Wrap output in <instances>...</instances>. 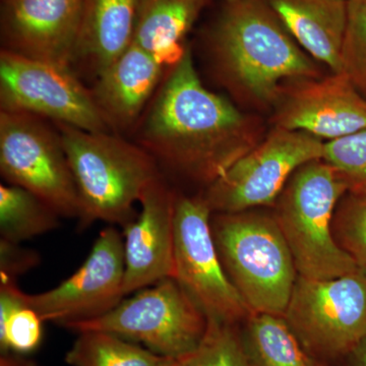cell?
<instances>
[{
	"label": "cell",
	"mask_w": 366,
	"mask_h": 366,
	"mask_svg": "<svg viewBox=\"0 0 366 366\" xmlns=\"http://www.w3.org/2000/svg\"><path fill=\"white\" fill-rule=\"evenodd\" d=\"M57 125L78 187L79 228L86 229L98 221L124 228L136 218L134 204L144 190L160 177L155 159L143 147L109 132Z\"/></svg>",
	"instance_id": "3957f363"
},
{
	"label": "cell",
	"mask_w": 366,
	"mask_h": 366,
	"mask_svg": "<svg viewBox=\"0 0 366 366\" xmlns=\"http://www.w3.org/2000/svg\"><path fill=\"white\" fill-rule=\"evenodd\" d=\"M212 50L221 81L252 107H274L284 86L322 78L314 59L266 0L228 4L214 30Z\"/></svg>",
	"instance_id": "7a4b0ae2"
},
{
	"label": "cell",
	"mask_w": 366,
	"mask_h": 366,
	"mask_svg": "<svg viewBox=\"0 0 366 366\" xmlns=\"http://www.w3.org/2000/svg\"><path fill=\"white\" fill-rule=\"evenodd\" d=\"M208 322L201 344L187 356V366H252L243 348L239 326Z\"/></svg>",
	"instance_id": "cb8c5ba5"
},
{
	"label": "cell",
	"mask_w": 366,
	"mask_h": 366,
	"mask_svg": "<svg viewBox=\"0 0 366 366\" xmlns=\"http://www.w3.org/2000/svg\"><path fill=\"white\" fill-rule=\"evenodd\" d=\"M266 136L259 118L203 85L187 49L170 67L139 141L157 164L208 187Z\"/></svg>",
	"instance_id": "6da1fadb"
},
{
	"label": "cell",
	"mask_w": 366,
	"mask_h": 366,
	"mask_svg": "<svg viewBox=\"0 0 366 366\" xmlns=\"http://www.w3.org/2000/svg\"><path fill=\"white\" fill-rule=\"evenodd\" d=\"M339 363L341 366H366V335L357 346Z\"/></svg>",
	"instance_id": "f1b7e54d"
},
{
	"label": "cell",
	"mask_w": 366,
	"mask_h": 366,
	"mask_svg": "<svg viewBox=\"0 0 366 366\" xmlns=\"http://www.w3.org/2000/svg\"><path fill=\"white\" fill-rule=\"evenodd\" d=\"M141 212L124 229V295L174 277L177 196L162 177L139 199Z\"/></svg>",
	"instance_id": "5bb4252c"
},
{
	"label": "cell",
	"mask_w": 366,
	"mask_h": 366,
	"mask_svg": "<svg viewBox=\"0 0 366 366\" xmlns=\"http://www.w3.org/2000/svg\"><path fill=\"white\" fill-rule=\"evenodd\" d=\"M163 366H187V356L182 358H170Z\"/></svg>",
	"instance_id": "4dcf8cb0"
},
{
	"label": "cell",
	"mask_w": 366,
	"mask_h": 366,
	"mask_svg": "<svg viewBox=\"0 0 366 366\" xmlns=\"http://www.w3.org/2000/svg\"><path fill=\"white\" fill-rule=\"evenodd\" d=\"M206 0H139L134 42L163 66L177 64L182 44Z\"/></svg>",
	"instance_id": "d6986e66"
},
{
	"label": "cell",
	"mask_w": 366,
	"mask_h": 366,
	"mask_svg": "<svg viewBox=\"0 0 366 366\" xmlns=\"http://www.w3.org/2000/svg\"><path fill=\"white\" fill-rule=\"evenodd\" d=\"M84 0H6L4 49L71 67L76 59Z\"/></svg>",
	"instance_id": "9a60e30c"
},
{
	"label": "cell",
	"mask_w": 366,
	"mask_h": 366,
	"mask_svg": "<svg viewBox=\"0 0 366 366\" xmlns=\"http://www.w3.org/2000/svg\"><path fill=\"white\" fill-rule=\"evenodd\" d=\"M293 39L333 74L342 72L347 0H266Z\"/></svg>",
	"instance_id": "e0dca14e"
},
{
	"label": "cell",
	"mask_w": 366,
	"mask_h": 366,
	"mask_svg": "<svg viewBox=\"0 0 366 366\" xmlns=\"http://www.w3.org/2000/svg\"><path fill=\"white\" fill-rule=\"evenodd\" d=\"M208 317L174 278L137 291L97 319L64 327L71 331H101L139 344L168 358L189 355L201 344Z\"/></svg>",
	"instance_id": "8992f818"
},
{
	"label": "cell",
	"mask_w": 366,
	"mask_h": 366,
	"mask_svg": "<svg viewBox=\"0 0 366 366\" xmlns=\"http://www.w3.org/2000/svg\"><path fill=\"white\" fill-rule=\"evenodd\" d=\"M335 239L366 272V197L347 194L337 206L333 219Z\"/></svg>",
	"instance_id": "484cf974"
},
{
	"label": "cell",
	"mask_w": 366,
	"mask_h": 366,
	"mask_svg": "<svg viewBox=\"0 0 366 366\" xmlns=\"http://www.w3.org/2000/svg\"><path fill=\"white\" fill-rule=\"evenodd\" d=\"M124 235L114 226L103 229L84 264L56 287L29 295L14 292L44 322L61 327L97 319L124 300Z\"/></svg>",
	"instance_id": "7c38bea8"
},
{
	"label": "cell",
	"mask_w": 366,
	"mask_h": 366,
	"mask_svg": "<svg viewBox=\"0 0 366 366\" xmlns=\"http://www.w3.org/2000/svg\"><path fill=\"white\" fill-rule=\"evenodd\" d=\"M168 360L139 344L101 331L79 332L66 355L71 366H163Z\"/></svg>",
	"instance_id": "7402d4cb"
},
{
	"label": "cell",
	"mask_w": 366,
	"mask_h": 366,
	"mask_svg": "<svg viewBox=\"0 0 366 366\" xmlns=\"http://www.w3.org/2000/svg\"><path fill=\"white\" fill-rule=\"evenodd\" d=\"M325 142L307 132L274 127L203 197L212 213H237L272 206L298 168L324 158Z\"/></svg>",
	"instance_id": "9c48e42d"
},
{
	"label": "cell",
	"mask_w": 366,
	"mask_h": 366,
	"mask_svg": "<svg viewBox=\"0 0 366 366\" xmlns=\"http://www.w3.org/2000/svg\"><path fill=\"white\" fill-rule=\"evenodd\" d=\"M16 282H0V350L26 354L37 350L44 320L14 292Z\"/></svg>",
	"instance_id": "603a6c76"
},
{
	"label": "cell",
	"mask_w": 366,
	"mask_h": 366,
	"mask_svg": "<svg viewBox=\"0 0 366 366\" xmlns=\"http://www.w3.org/2000/svg\"><path fill=\"white\" fill-rule=\"evenodd\" d=\"M348 194L366 197V131L325 142L324 158Z\"/></svg>",
	"instance_id": "d4e9b609"
},
{
	"label": "cell",
	"mask_w": 366,
	"mask_h": 366,
	"mask_svg": "<svg viewBox=\"0 0 366 366\" xmlns=\"http://www.w3.org/2000/svg\"><path fill=\"white\" fill-rule=\"evenodd\" d=\"M40 261L36 250L0 238V282H16L19 277L36 268Z\"/></svg>",
	"instance_id": "83f0119b"
},
{
	"label": "cell",
	"mask_w": 366,
	"mask_h": 366,
	"mask_svg": "<svg viewBox=\"0 0 366 366\" xmlns=\"http://www.w3.org/2000/svg\"><path fill=\"white\" fill-rule=\"evenodd\" d=\"M0 172L51 207L60 217L78 218V187L59 134L41 117L24 112L0 113Z\"/></svg>",
	"instance_id": "ba28073f"
},
{
	"label": "cell",
	"mask_w": 366,
	"mask_h": 366,
	"mask_svg": "<svg viewBox=\"0 0 366 366\" xmlns=\"http://www.w3.org/2000/svg\"><path fill=\"white\" fill-rule=\"evenodd\" d=\"M211 227L224 269L252 314L284 317L298 273L274 213H216Z\"/></svg>",
	"instance_id": "277c9868"
},
{
	"label": "cell",
	"mask_w": 366,
	"mask_h": 366,
	"mask_svg": "<svg viewBox=\"0 0 366 366\" xmlns=\"http://www.w3.org/2000/svg\"><path fill=\"white\" fill-rule=\"evenodd\" d=\"M139 0H84L74 64L98 76L134 42Z\"/></svg>",
	"instance_id": "ac0fdd59"
},
{
	"label": "cell",
	"mask_w": 366,
	"mask_h": 366,
	"mask_svg": "<svg viewBox=\"0 0 366 366\" xmlns=\"http://www.w3.org/2000/svg\"><path fill=\"white\" fill-rule=\"evenodd\" d=\"M346 194L334 168L320 159L298 168L274 204L300 276L333 279L358 269L333 233L335 211Z\"/></svg>",
	"instance_id": "5b68a950"
},
{
	"label": "cell",
	"mask_w": 366,
	"mask_h": 366,
	"mask_svg": "<svg viewBox=\"0 0 366 366\" xmlns=\"http://www.w3.org/2000/svg\"><path fill=\"white\" fill-rule=\"evenodd\" d=\"M239 332L252 366H312L284 317L252 314L240 325Z\"/></svg>",
	"instance_id": "ffe728a7"
},
{
	"label": "cell",
	"mask_w": 366,
	"mask_h": 366,
	"mask_svg": "<svg viewBox=\"0 0 366 366\" xmlns=\"http://www.w3.org/2000/svg\"><path fill=\"white\" fill-rule=\"evenodd\" d=\"M0 366H37L35 361L29 360L26 355L14 352L1 353Z\"/></svg>",
	"instance_id": "f546056e"
},
{
	"label": "cell",
	"mask_w": 366,
	"mask_h": 366,
	"mask_svg": "<svg viewBox=\"0 0 366 366\" xmlns=\"http://www.w3.org/2000/svg\"><path fill=\"white\" fill-rule=\"evenodd\" d=\"M226 1H227L228 4H230V2L236 1V0H226Z\"/></svg>",
	"instance_id": "d6a6232c"
},
{
	"label": "cell",
	"mask_w": 366,
	"mask_h": 366,
	"mask_svg": "<svg viewBox=\"0 0 366 366\" xmlns=\"http://www.w3.org/2000/svg\"><path fill=\"white\" fill-rule=\"evenodd\" d=\"M284 319L310 358L337 365L366 335V272L333 279L298 274Z\"/></svg>",
	"instance_id": "52a82bcc"
},
{
	"label": "cell",
	"mask_w": 366,
	"mask_h": 366,
	"mask_svg": "<svg viewBox=\"0 0 366 366\" xmlns=\"http://www.w3.org/2000/svg\"><path fill=\"white\" fill-rule=\"evenodd\" d=\"M274 107V127L322 141L366 131V97L343 72L287 84Z\"/></svg>",
	"instance_id": "4fadbf2b"
},
{
	"label": "cell",
	"mask_w": 366,
	"mask_h": 366,
	"mask_svg": "<svg viewBox=\"0 0 366 366\" xmlns=\"http://www.w3.org/2000/svg\"><path fill=\"white\" fill-rule=\"evenodd\" d=\"M0 103L4 112L49 118L83 131L109 132L92 91L83 86L71 67L0 53Z\"/></svg>",
	"instance_id": "8fae6325"
},
{
	"label": "cell",
	"mask_w": 366,
	"mask_h": 366,
	"mask_svg": "<svg viewBox=\"0 0 366 366\" xmlns=\"http://www.w3.org/2000/svg\"><path fill=\"white\" fill-rule=\"evenodd\" d=\"M212 215L203 194L177 197L173 278L208 320L240 326L252 312L224 269L212 233Z\"/></svg>",
	"instance_id": "30bf717a"
},
{
	"label": "cell",
	"mask_w": 366,
	"mask_h": 366,
	"mask_svg": "<svg viewBox=\"0 0 366 366\" xmlns=\"http://www.w3.org/2000/svg\"><path fill=\"white\" fill-rule=\"evenodd\" d=\"M164 69L132 42L99 74L92 94L110 127H129L136 122L162 79Z\"/></svg>",
	"instance_id": "2e32d148"
},
{
	"label": "cell",
	"mask_w": 366,
	"mask_h": 366,
	"mask_svg": "<svg viewBox=\"0 0 366 366\" xmlns=\"http://www.w3.org/2000/svg\"><path fill=\"white\" fill-rule=\"evenodd\" d=\"M59 215L32 192L14 184L0 185V238L21 243L59 226Z\"/></svg>",
	"instance_id": "44dd1931"
},
{
	"label": "cell",
	"mask_w": 366,
	"mask_h": 366,
	"mask_svg": "<svg viewBox=\"0 0 366 366\" xmlns=\"http://www.w3.org/2000/svg\"><path fill=\"white\" fill-rule=\"evenodd\" d=\"M312 360V366H334L333 365H330V363L322 362V361L315 360L314 358H310Z\"/></svg>",
	"instance_id": "1f68e13d"
},
{
	"label": "cell",
	"mask_w": 366,
	"mask_h": 366,
	"mask_svg": "<svg viewBox=\"0 0 366 366\" xmlns=\"http://www.w3.org/2000/svg\"><path fill=\"white\" fill-rule=\"evenodd\" d=\"M342 72L366 97V0H347Z\"/></svg>",
	"instance_id": "4316f807"
}]
</instances>
